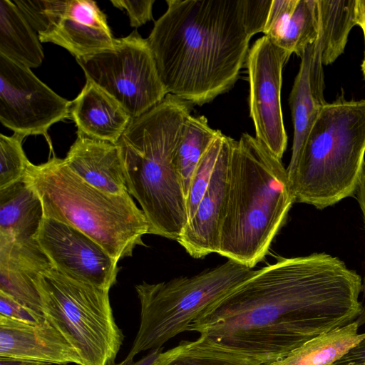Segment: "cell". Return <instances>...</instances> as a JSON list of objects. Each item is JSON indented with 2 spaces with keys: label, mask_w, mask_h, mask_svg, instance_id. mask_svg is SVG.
Returning a JSON list of instances; mask_svg holds the SVG:
<instances>
[{
  "label": "cell",
  "mask_w": 365,
  "mask_h": 365,
  "mask_svg": "<svg viewBox=\"0 0 365 365\" xmlns=\"http://www.w3.org/2000/svg\"><path fill=\"white\" fill-rule=\"evenodd\" d=\"M76 60L86 80L118 101L132 118L168 95L148 42L136 30L115 38L112 48Z\"/></svg>",
  "instance_id": "obj_9"
},
{
  "label": "cell",
  "mask_w": 365,
  "mask_h": 365,
  "mask_svg": "<svg viewBox=\"0 0 365 365\" xmlns=\"http://www.w3.org/2000/svg\"><path fill=\"white\" fill-rule=\"evenodd\" d=\"M152 365H262L244 356L214 346L200 336L182 341L163 351Z\"/></svg>",
  "instance_id": "obj_26"
},
{
  "label": "cell",
  "mask_w": 365,
  "mask_h": 365,
  "mask_svg": "<svg viewBox=\"0 0 365 365\" xmlns=\"http://www.w3.org/2000/svg\"><path fill=\"white\" fill-rule=\"evenodd\" d=\"M0 315L25 323H40L45 320L41 315L23 306L9 295L0 292Z\"/></svg>",
  "instance_id": "obj_31"
},
{
  "label": "cell",
  "mask_w": 365,
  "mask_h": 365,
  "mask_svg": "<svg viewBox=\"0 0 365 365\" xmlns=\"http://www.w3.org/2000/svg\"><path fill=\"white\" fill-rule=\"evenodd\" d=\"M364 155L365 100L326 103L289 177L296 201L324 209L352 196Z\"/></svg>",
  "instance_id": "obj_6"
},
{
  "label": "cell",
  "mask_w": 365,
  "mask_h": 365,
  "mask_svg": "<svg viewBox=\"0 0 365 365\" xmlns=\"http://www.w3.org/2000/svg\"><path fill=\"white\" fill-rule=\"evenodd\" d=\"M356 198L362 212L364 222L365 225V167L362 172L356 189Z\"/></svg>",
  "instance_id": "obj_34"
},
{
  "label": "cell",
  "mask_w": 365,
  "mask_h": 365,
  "mask_svg": "<svg viewBox=\"0 0 365 365\" xmlns=\"http://www.w3.org/2000/svg\"><path fill=\"white\" fill-rule=\"evenodd\" d=\"M356 21L357 25H359L363 31L365 41V0H357Z\"/></svg>",
  "instance_id": "obj_35"
},
{
  "label": "cell",
  "mask_w": 365,
  "mask_h": 365,
  "mask_svg": "<svg viewBox=\"0 0 365 365\" xmlns=\"http://www.w3.org/2000/svg\"><path fill=\"white\" fill-rule=\"evenodd\" d=\"M333 365H365V338Z\"/></svg>",
  "instance_id": "obj_32"
},
{
  "label": "cell",
  "mask_w": 365,
  "mask_h": 365,
  "mask_svg": "<svg viewBox=\"0 0 365 365\" xmlns=\"http://www.w3.org/2000/svg\"><path fill=\"white\" fill-rule=\"evenodd\" d=\"M162 352L163 347L152 349L138 361H134V359H127L125 358L122 361L115 363L114 365H152Z\"/></svg>",
  "instance_id": "obj_33"
},
{
  "label": "cell",
  "mask_w": 365,
  "mask_h": 365,
  "mask_svg": "<svg viewBox=\"0 0 365 365\" xmlns=\"http://www.w3.org/2000/svg\"><path fill=\"white\" fill-rule=\"evenodd\" d=\"M43 218L42 202L25 178L0 189V236L19 242L37 240Z\"/></svg>",
  "instance_id": "obj_20"
},
{
  "label": "cell",
  "mask_w": 365,
  "mask_h": 365,
  "mask_svg": "<svg viewBox=\"0 0 365 365\" xmlns=\"http://www.w3.org/2000/svg\"><path fill=\"white\" fill-rule=\"evenodd\" d=\"M25 137L0 135V189L22 180L31 163L24 151Z\"/></svg>",
  "instance_id": "obj_28"
},
{
  "label": "cell",
  "mask_w": 365,
  "mask_h": 365,
  "mask_svg": "<svg viewBox=\"0 0 365 365\" xmlns=\"http://www.w3.org/2000/svg\"><path fill=\"white\" fill-rule=\"evenodd\" d=\"M38 37L49 34L58 25L68 0L12 1Z\"/></svg>",
  "instance_id": "obj_27"
},
{
  "label": "cell",
  "mask_w": 365,
  "mask_h": 365,
  "mask_svg": "<svg viewBox=\"0 0 365 365\" xmlns=\"http://www.w3.org/2000/svg\"><path fill=\"white\" fill-rule=\"evenodd\" d=\"M312 52L313 44L309 46L302 54L299 70L289 98L294 126L292 156L287 168L289 177L294 170L299 153L313 123L326 103L324 100L316 96L311 86Z\"/></svg>",
  "instance_id": "obj_22"
},
{
  "label": "cell",
  "mask_w": 365,
  "mask_h": 365,
  "mask_svg": "<svg viewBox=\"0 0 365 365\" xmlns=\"http://www.w3.org/2000/svg\"><path fill=\"white\" fill-rule=\"evenodd\" d=\"M38 193L44 217L82 232L117 262L130 257L150 225L128 192L113 195L99 190L73 173L64 158L30 163L24 176Z\"/></svg>",
  "instance_id": "obj_5"
},
{
  "label": "cell",
  "mask_w": 365,
  "mask_h": 365,
  "mask_svg": "<svg viewBox=\"0 0 365 365\" xmlns=\"http://www.w3.org/2000/svg\"><path fill=\"white\" fill-rule=\"evenodd\" d=\"M290 56L263 36L254 43L246 60L255 138L279 159L287 144L281 106L282 69Z\"/></svg>",
  "instance_id": "obj_11"
},
{
  "label": "cell",
  "mask_w": 365,
  "mask_h": 365,
  "mask_svg": "<svg viewBox=\"0 0 365 365\" xmlns=\"http://www.w3.org/2000/svg\"><path fill=\"white\" fill-rule=\"evenodd\" d=\"M147 38L167 94L202 106L230 89L272 0H167Z\"/></svg>",
  "instance_id": "obj_2"
},
{
  "label": "cell",
  "mask_w": 365,
  "mask_h": 365,
  "mask_svg": "<svg viewBox=\"0 0 365 365\" xmlns=\"http://www.w3.org/2000/svg\"><path fill=\"white\" fill-rule=\"evenodd\" d=\"M222 132L210 127L203 115H188L176 148L174 165L185 198L192 173L210 146Z\"/></svg>",
  "instance_id": "obj_25"
},
{
  "label": "cell",
  "mask_w": 365,
  "mask_h": 365,
  "mask_svg": "<svg viewBox=\"0 0 365 365\" xmlns=\"http://www.w3.org/2000/svg\"><path fill=\"white\" fill-rule=\"evenodd\" d=\"M71 101L58 96L31 71L0 54V121L24 137L43 135L68 118Z\"/></svg>",
  "instance_id": "obj_10"
},
{
  "label": "cell",
  "mask_w": 365,
  "mask_h": 365,
  "mask_svg": "<svg viewBox=\"0 0 365 365\" xmlns=\"http://www.w3.org/2000/svg\"><path fill=\"white\" fill-rule=\"evenodd\" d=\"M38 286L44 318L75 349L82 365H114L124 335L115 322L109 290L53 267L40 275Z\"/></svg>",
  "instance_id": "obj_8"
},
{
  "label": "cell",
  "mask_w": 365,
  "mask_h": 365,
  "mask_svg": "<svg viewBox=\"0 0 365 365\" xmlns=\"http://www.w3.org/2000/svg\"><path fill=\"white\" fill-rule=\"evenodd\" d=\"M317 0H272L263 32L279 48L300 58L319 34Z\"/></svg>",
  "instance_id": "obj_19"
},
{
  "label": "cell",
  "mask_w": 365,
  "mask_h": 365,
  "mask_svg": "<svg viewBox=\"0 0 365 365\" xmlns=\"http://www.w3.org/2000/svg\"><path fill=\"white\" fill-rule=\"evenodd\" d=\"M354 322L310 339L270 365H333L365 338Z\"/></svg>",
  "instance_id": "obj_24"
},
{
  "label": "cell",
  "mask_w": 365,
  "mask_h": 365,
  "mask_svg": "<svg viewBox=\"0 0 365 365\" xmlns=\"http://www.w3.org/2000/svg\"><path fill=\"white\" fill-rule=\"evenodd\" d=\"M154 2L155 0L110 1L113 6L125 10L130 19V26L135 29L153 19L152 10Z\"/></svg>",
  "instance_id": "obj_30"
},
{
  "label": "cell",
  "mask_w": 365,
  "mask_h": 365,
  "mask_svg": "<svg viewBox=\"0 0 365 365\" xmlns=\"http://www.w3.org/2000/svg\"><path fill=\"white\" fill-rule=\"evenodd\" d=\"M37 240L53 268L61 274L108 290L116 283L118 262L78 230L44 217Z\"/></svg>",
  "instance_id": "obj_12"
},
{
  "label": "cell",
  "mask_w": 365,
  "mask_h": 365,
  "mask_svg": "<svg viewBox=\"0 0 365 365\" xmlns=\"http://www.w3.org/2000/svg\"><path fill=\"white\" fill-rule=\"evenodd\" d=\"M256 269L231 259L191 277L135 285L140 317L127 359L159 349L188 327L209 307L232 292Z\"/></svg>",
  "instance_id": "obj_7"
},
{
  "label": "cell",
  "mask_w": 365,
  "mask_h": 365,
  "mask_svg": "<svg viewBox=\"0 0 365 365\" xmlns=\"http://www.w3.org/2000/svg\"><path fill=\"white\" fill-rule=\"evenodd\" d=\"M0 365H51L46 363L0 357Z\"/></svg>",
  "instance_id": "obj_36"
},
{
  "label": "cell",
  "mask_w": 365,
  "mask_h": 365,
  "mask_svg": "<svg viewBox=\"0 0 365 365\" xmlns=\"http://www.w3.org/2000/svg\"><path fill=\"white\" fill-rule=\"evenodd\" d=\"M68 51L76 58L113 48V38L106 14L91 0H68L58 25L49 34L38 37Z\"/></svg>",
  "instance_id": "obj_16"
},
{
  "label": "cell",
  "mask_w": 365,
  "mask_h": 365,
  "mask_svg": "<svg viewBox=\"0 0 365 365\" xmlns=\"http://www.w3.org/2000/svg\"><path fill=\"white\" fill-rule=\"evenodd\" d=\"M0 357L82 365L75 349L46 319L33 324L0 315Z\"/></svg>",
  "instance_id": "obj_14"
},
{
  "label": "cell",
  "mask_w": 365,
  "mask_h": 365,
  "mask_svg": "<svg viewBox=\"0 0 365 365\" xmlns=\"http://www.w3.org/2000/svg\"><path fill=\"white\" fill-rule=\"evenodd\" d=\"M319 34L323 65H329L344 52L351 29L357 25V0H317Z\"/></svg>",
  "instance_id": "obj_23"
},
{
  "label": "cell",
  "mask_w": 365,
  "mask_h": 365,
  "mask_svg": "<svg viewBox=\"0 0 365 365\" xmlns=\"http://www.w3.org/2000/svg\"><path fill=\"white\" fill-rule=\"evenodd\" d=\"M362 290L364 293V298L365 300V273H364V283L362 285ZM355 322L358 324L359 327L365 324V304L363 307L362 312L359 314V316L357 317V319L355 320Z\"/></svg>",
  "instance_id": "obj_37"
},
{
  "label": "cell",
  "mask_w": 365,
  "mask_h": 365,
  "mask_svg": "<svg viewBox=\"0 0 365 365\" xmlns=\"http://www.w3.org/2000/svg\"><path fill=\"white\" fill-rule=\"evenodd\" d=\"M234 139L225 135L210 182L192 217L177 242L193 258L200 259L220 248L221 223L225 212L230 155Z\"/></svg>",
  "instance_id": "obj_13"
},
{
  "label": "cell",
  "mask_w": 365,
  "mask_h": 365,
  "mask_svg": "<svg viewBox=\"0 0 365 365\" xmlns=\"http://www.w3.org/2000/svg\"><path fill=\"white\" fill-rule=\"evenodd\" d=\"M361 277L325 253L280 257L198 317L187 331L262 365L354 322Z\"/></svg>",
  "instance_id": "obj_1"
},
{
  "label": "cell",
  "mask_w": 365,
  "mask_h": 365,
  "mask_svg": "<svg viewBox=\"0 0 365 365\" xmlns=\"http://www.w3.org/2000/svg\"><path fill=\"white\" fill-rule=\"evenodd\" d=\"M0 54L29 68L44 58L38 36L10 0L0 1Z\"/></svg>",
  "instance_id": "obj_21"
},
{
  "label": "cell",
  "mask_w": 365,
  "mask_h": 365,
  "mask_svg": "<svg viewBox=\"0 0 365 365\" xmlns=\"http://www.w3.org/2000/svg\"><path fill=\"white\" fill-rule=\"evenodd\" d=\"M282 159L248 133L234 140L217 254L254 269L296 201Z\"/></svg>",
  "instance_id": "obj_3"
},
{
  "label": "cell",
  "mask_w": 365,
  "mask_h": 365,
  "mask_svg": "<svg viewBox=\"0 0 365 365\" xmlns=\"http://www.w3.org/2000/svg\"><path fill=\"white\" fill-rule=\"evenodd\" d=\"M70 114L77 134L113 144L133 119L118 101L89 80L71 101Z\"/></svg>",
  "instance_id": "obj_18"
},
{
  "label": "cell",
  "mask_w": 365,
  "mask_h": 365,
  "mask_svg": "<svg viewBox=\"0 0 365 365\" xmlns=\"http://www.w3.org/2000/svg\"><path fill=\"white\" fill-rule=\"evenodd\" d=\"M190 103L168 94L133 118L117 145L128 193L141 207L149 234L177 241L188 217L186 198L174 165Z\"/></svg>",
  "instance_id": "obj_4"
},
{
  "label": "cell",
  "mask_w": 365,
  "mask_h": 365,
  "mask_svg": "<svg viewBox=\"0 0 365 365\" xmlns=\"http://www.w3.org/2000/svg\"><path fill=\"white\" fill-rule=\"evenodd\" d=\"M64 160L73 173L99 190L113 195L128 192L117 144L77 134Z\"/></svg>",
  "instance_id": "obj_17"
},
{
  "label": "cell",
  "mask_w": 365,
  "mask_h": 365,
  "mask_svg": "<svg viewBox=\"0 0 365 365\" xmlns=\"http://www.w3.org/2000/svg\"><path fill=\"white\" fill-rule=\"evenodd\" d=\"M52 267L38 240L19 242L0 236V292L43 316L38 282Z\"/></svg>",
  "instance_id": "obj_15"
},
{
  "label": "cell",
  "mask_w": 365,
  "mask_h": 365,
  "mask_svg": "<svg viewBox=\"0 0 365 365\" xmlns=\"http://www.w3.org/2000/svg\"><path fill=\"white\" fill-rule=\"evenodd\" d=\"M361 70H362L363 74L365 77V58L364 59L362 64H361Z\"/></svg>",
  "instance_id": "obj_38"
},
{
  "label": "cell",
  "mask_w": 365,
  "mask_h": 365,
  "mask_svg": "<svg viewBox=\"0 0 365 365\" xmlns=\"http://www.w3.org/2000/svg\"><path fill=\"white\" fill-rule=\"evenodd\" d=\"M224 137L225 135L222 133L219 135L202 157L192 173L186 196V210L188 220L194 215L209 185L221 151Z\"/></svg>",
  "instance_id": "obj_29"
}]
</instances>
